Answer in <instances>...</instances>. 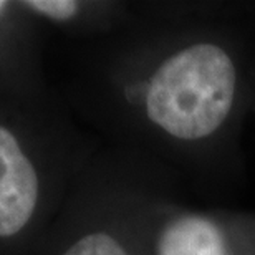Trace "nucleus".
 Wrapping results in <instances>:
<instances>
[{
  "label": "nucleus",
  "instance_id": "f257e3e1",
  "mask_svg": "<svg viewBox=\"0 0 255 255\" xmlns=\"http://www.w3.org/2000/svg\"><path fill=\"white\" fill-rule=\"evenodd\" d=\"M236 80L232 60L221 47L201 43L184 48L152 76L147 116L179 139L206 137L231 113Z\"/></svg>",
  "mask_w": 255,
  "mask_h": 255
},
{
  "label": "nucleus",
  "instance_id": "f03ea898",
  "mask_svg": "<svg viewBox=\"0 0 255 255\" xmlns=\"http://www.w3.org/2000/svg\"><path fill=\"white\" fill-rule=\"evenodd\" d=\"M38 201V177L17 137L0 126V237L27 226Z\"/></svg>",
  "mask_w": 255,
  "mask_h": 255
},
{
  "label": "nucleus",
  "instance_id": "7ed1b4c3",
  "mask_svg": "<svg viewBox=\"0 0 255 255\" xmlns=\"http://www.w3.org/2000/svg\"><path fill=\"white\" fill-rule=\"evenodd\" d=\"M159 255H229L221 231L206 217L184 216L166 226Z\"/></svg>",
  "mask_w": 255,
  "mask_h": 255
},
{
  "label": "nucleus",
  "instance_id": "20e7f679",
  "mask_svg": "<svg viewBox=\"0 0 255 255\" xmlns=\"http://www.w3.org/2000/svg\"><path fill=\"white\" fill-rule=\"evenodd\" d=\"M63 255H128V254L108 234L95 232L80 239Z\"/></svg>",
  "mask_w": 255,
  "mask_h": 255
},
{
  "label": "nucleus",
  "instance_id": "39448f33",
  "mask_svg": "<svg viewBox=\"0 0 255 255\" xmlns=\"http://www.w3.org/2000/svg\"><path fill=\"white\" fill-rule=\"evenodd\" d=\"M22 5L53 20H68L78 12V3L73 0H27Z\"/></svg>",
  "mask_w": 255,
  "mask_h": 255
},
{
  "label": "nucleus",
  "instance_id": "423d86ee",
  "mask_svg": "<svg viewBox=\"0 0 255 255\" xmlns=\"http://www.w3.org/2000/svg\"><path fill=\"white\" fill-rule=\"evenodd\" d=\"M5 7H7V2H3V0H0V13L3 12Z\"/></svg>",
  "mask_w": 255,
  "mask_h": 255
}]
</instances>
